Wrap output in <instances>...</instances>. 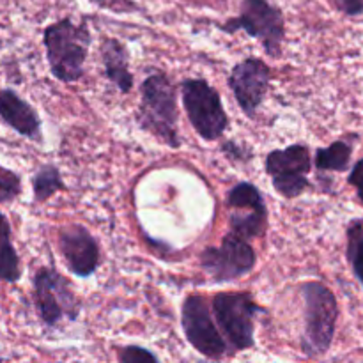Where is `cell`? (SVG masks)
Segmentation results:
<instances>
[{
    "label": "cell",
    "mask_w": 363,
    "mask_h": 363,
    "mask_svg": "<svg viewBox=\"0 0 363 363\" xmlns=\"http://www.w3.org/2000/svg\"><path fill=\"white\" fill-rule=\"evenodd\" d=\"M211 312L223 340L233 353L255 346V319L264 308L247 291L216 293L211 300Z\"/></svg>",
    "instance_id": "277c9868"
},
{
    "label": "cell",
    "mask_w": 363,
    "mask_h": 363,
    "mask_svg": "<svg viewBox=\"0 0 363 363\" xmlns=\"http://www.w3.org/2000/svg\"><path fill=\"white\" fill-rule=\"evenodd\" d=\"M101 62L105 77L121 94H130L135 85L130 69L128 48L116 38H105L101 43Z\"/></svg>",
    "instance_id": "9a60e30c"
},
{
    "label": "cell",
    "mask_w": 363,
    "mask_h": 363,
    "mask_svg": "<svg viewBox=\"0 0 363 363\" xmlns=\"http://www.w3.org/2000/svg\"><path fill=\"white\" fill-rule=\"evenodd\" d=\"M64 190H66V184H64L62 174L53 163L41 165L32 176V194H34L35 204H43Z\"/></svg>",
    "instance_id": "ac0fdd59"
},
{
    "label": "cell",
    "mask_w": 363,
    "mask_h": 363,
    "mask_svg": "<svg viewBox=\"0 0 363 363\" xmlns=\"http://www.w3.org/2000/svg\"><path fill=\"white\" fill-rule=\"evenodd\" d=\"M21 195V177L14 170L0 165V204L14 202Z\"/></svg>",
    "instance_id": "ffe728a7"
},
{
    "label": "cell",
    "mask_w": 363,
    "mask_h": 363,
    "mask_svg": "<svg viewBox=\"0 0 363 363\" xmlns=\"http://www.w3.org/2000/svg\"><path fill=\"white\" fill-rule=\"evenodd\" d=\"M50 73L62 84H74L84 77L85 60L92 45L87 21L74 23L69 16L53 21L43 32Z\"/></svg>",
    "instance_id": "7a4b0ae2"
},
{
    "label": "cell",
    "mask_w": 363,
    "mask_h": 363,
    "mask_svg": "<svg viewBox=\"0 0 363 363\" xmlns=\"http://www.w3.org/2000/svg\"><path fill=\"white\" fill-rule=\"evenodd\" d=\"M181 328L190 346L204 358L222 360L229 353L204 294L190 293L184 298L181 303Z\"/></svg>",
    "instance_id": "ba28073f"
},
{
    "label": "cell",
    "mask_w": 363,
    "mask_h": 363,
    "mask_svg": "<svg viewBox=\"0 0 363 363\" xmlns=\"http://www.w3.org/2000/svg\"><path fill=\"white\" fill-rule=\"evenodd\" d=\"M201 268L215 284H229L254 272L257 252L243 238L227 233L218 247H208L201 252Z\"/></svg>",
    "instance_id": "9c48e42d"
},
{
    "label": "cell",
    "mask_w": 363,
    "mask_h": 363,
    "mask_svg": "<svg viewBox=\"0 0 363 363\" xmlns=\"http://www.w3.org/2000/svg\"><path fill=\"white\" fill-rule=\"evenodd\" d=\"M59 252L67 269L78 279H89L101 264L99 241L82 223L64 225L59 230Z\"/></svg>",
    "instance_id": "4fadbf2b"
},
{
    "label": "cell",
    "mask_w": 363,
    "mask_h": 363,
    "mask_svg": "<svg viewBox=\"0 0 363 363\" xmlns=\"http://www.w3.org/2000/svg\"><path fill=\"white\" fill-rule=\"evenodd\" d=\"M220 30L225 34L245 32L261 43L268 57L279 59L282 55L286 20L282 9L273 6L269 0H243L240 14L220 25Z\"/></svg>",
    "instance_id": "5b68a950"
},
{
    "label": "cell",
    "mask_w": 363,
    "mask_h": 363,
    "mask_svg": "<svg viewBox=\"0 0 363 363\" xmlns=\"http://www.w3.org/2000/svg\"><path fill=\"white\" fill-rule=\"evenodd\" d=\"M346 236L347 261H350L351 269H353V275L357 277V280L363 287V222H360V220L351 222L350 227H347Z\"/></svg>",
    "instance_id": "d6986e66"
},
{
    "label": "cell",
    "mask_w": 363,
    "mask_h": 363,
    "mask_svg": "<svg viewBox=\"0 0 363 363\" xmlns=\"http://www.w3.org/2000/svg\"><path fill=\"white\" fill-rule=\"evenodd\" d=\"M137 123L140 130L158 138L167 147H181L177 89L165 73L156 71L140 84Z\"/></svg>",
    "instance_id": "6da1fadb"
},
{
    "label": "cell",
    "mask_w": 363,
    "mask_h": 363,
    "mask_svg": "<svg viewBox=\"0 0 363 363\" xmlns=\"http://www.w3.org/2000/svg\"><path fill=\"white\" fill-rule=\"evenodd\" d=\"M229 208V233L243 240H261L268 233V206L261 190L254 183L240 181L225 199Z\"/></svg>",
    "instance_id": "8fae6325"
},
{
    "label": "cell",
    "mask_w": 363,
    "mask_h": 363,
    "mask_svg": "<svg viewBox=\"0 0 363 363\" xmlns=\"http://www.w3.org/2000/svg\"><path fill=\"white\" fill-rule=\"evenodd\" d=\"M264 170L277 194L284 199H298L312 186L308 181V174L312 170L311 149L305 144L273 149L266 155Z\"/></svg>",
    "instance_id": "30bf717a"
},
{
    "label": "cell",
    "mask_w": 363,
    "mask_h": 363,
    "mask_svg": "<svg viewBox=\"0 0 363 363\" xmlns=\"http://www.w3.org/2000/svg\"><path fill=\"white\" fill-rule=\"evenodd\" d=\"M347 183L357 190L358 201H360L363 206V158L358 160V162L353 165L350 177H347Z\"/></svg>",
    "instance_id": "603a6c76"
},
{
    "label": "cell",
    "mask_w": 363,
    "mask_h": 363,
    "mask_svg": "<svg viewBox=\"0 0 363 363\" xmlns=\"http://www.w3.org/2000/svg\"><path fill=\"white\" fill-rule=\"evenodd\" d=\"M0 119L21 137L32 142H43L41 117L14 89L0 91Z\"/></svg>",
    "instance_id": "5bb4252c"
},
{
    "label": "cell",
    "mask_w": 363,
    "mask_h": 363,
    "mask_svg": "<svg viewBox=\"0 0 363 363\" xmlns=\"http://www.w3.org/2000/svg\"><path fill=\"white\" fill-rule=\"evenodd\" d=\"M272 67L257 57H247L230 69L229 87L241 112L254 119L269 91Z\"/></svg>",
    "instance_id": "7c38bea8"
},
{
    "label": "cell",
    "mask_w": 363,
    "mask_h": 363,
    "mask_svg": "<svg viewBox=\"0 0 363 363\" xmlns=\"http://www.w3.org/2000/svg\"><path fill=\"white\" fill-rule=\"evenodd\" d=\"M181 103L195 133L206 142H215L225 135L229 116L223 108L218 91L204 78L181 82Z\"/></svg>",
    "instance_id": "8992f818"
},
{
    "label": "cell",
    "mask_w": 363,
    "mask_h": 363,
    "mask_svg": "<svg viewBox=\"0 0 363 363\" xmlns=\"http://www.w3.org/2000/svg\"><path fill=\"white\" fill-rule=\"evenodd\" d=\"M117 360H119V363H162L151 350L137 346V344L119 347Z\"/></svg>",
    "instance_id": "44dd1931"
},
{
    "label": "cell",
    "mask_w": 363,
    "mask_h": 363,
    "mask_svg": "<svg viewBox=\"0 0 363 363\" xmlns=\"http://www.w3.org/2000/svg\"><path fill=\"white\" fill-rule=\"evenodd\" d=\"M21 279V261L13 243L9 218L0 213V282L16 284Z\"/></svg>",
    "instance_id": "2e32d148"
},
{
    "label": "cell",
    "mask_w": 363,
    "mask_h": 363,
    "mask_svg": "<svg viewBox=\"0 0 363 363\" xmlns=\"http://www.w3.org/2000/svg\"><path fill=\"white\" fill-rule=\"evenodd\" d=\"M351 156H353V144L340 138L328 147L315 151L314 165L319 172H346L350 169Z\"/></svg>",
    "instance_id": "e0dca14e"
},
{
    "label": "cell",
    "mask_w": 363,
    "mask_h": 363,
    "mask_svg": "<svg viewBox=\"0 0 363 363\" xmlns=\"http://www.w3.org/2000/svg\"><path fill=\"white\" fill-rule=\"evenodd\" d=\"M32 298L41 323L55 328L64 319L77 321L82 312V301L64 275L55 268L41 266L32 279Z\"/></svg>",
    "instance_id": "52a82bcc"
},
{
    "label": "cell",
    "mask_w": 363,
    "mask_h": 363,
    "mask_svg": "<svg viewBox=\"0 0 363 363\" xmlns=\"http://www.w3.org/2000/svg\"><path fill=\"white\" fill-rule=\"evenodd\" d=\"M303 300V335L301 351L307 357H323L335 339L339 303L328 286L319 280H308L300 287Z\"/></svg>",
    "instance_id": "3957f363"
},
{
    "label": "cell",
    "mask_w": 363,
    "mask_h": 363,
    "mask_svg": "<svg viewBox=\"0 0 363 363\" xmlns=\"http://www.w3.org/2000/svg\"><path fill=\"white\" fill-rule=\"evenodd\" d=\"M222 152L225 158H229L234 163H245L254 156V152L250 149H247L245 145L238 144L236 140H225L222 145Z\"/></svg>",
    "instance_id": "7402d4cb"
},
{
    "label": "cell",
    "mask_w": 363,
    "mask_h": 363,
    "mask_svg": "<svg viewBox=\"0 0 363 363\" xmlns=\"http://www.w3.org/2000/svg\"><path fill=\"white\" fill-rule=\"evenodd\" d=\"M335 7L346 16H362L363 14V0H333Z\"/></svg>",
    "instance_id": "cb8c5ba5"
}]
</instances>
